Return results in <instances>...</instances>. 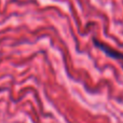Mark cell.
Returning <instances> with one entry per match:
<instances>
[{
    "label": "cell",
    "instance_id": "1",
    "mask_svg": "<svg viewBox=\"0 0 123 123\" xmlns=\"http://www.w3.org/2000/svg\"><path fill=\"white\" fill-rule=\"evenodd\" d=\"M93 42H94V44H95L96 48H98V49H100L103 52H105V54H107L109 57L113 58V60L122 61L123 62V54L121 53V52L117 51V50H113L112 48H110L109 45L104 44V43L99 42V41L95 40V39L93 40Z\"/></svg>",
    "mask_w": 123,
    "mask_h": 123
}]
</instances>
